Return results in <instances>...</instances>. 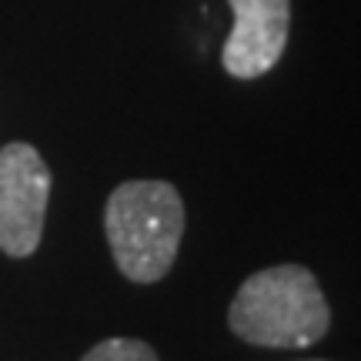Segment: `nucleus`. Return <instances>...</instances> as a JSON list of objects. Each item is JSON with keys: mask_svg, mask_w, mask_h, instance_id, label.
<instances>
[{"mask_svg": "<svg viewBox=\"0 0 361 361\" xmlns=\"http://www.w3.org/2000/svg\"><path fill=\"white\" fill-rule=\"evenodd\" d=\"M51 180V168L34 144L0 147V251L7 258H30L40 247Z\"/></svg>", "mask_w": 361, "mask_h": 361, "instance_id": "obj_3", "label": "nucleus"}, {"mask_svg": "<svg viewBox=\"0 0 361 361\" xmlns=\"http://www.w3.org/2000/svg\"><path fill=\"white\" fill-rule=\"evenodd\" d=\"M228 328L255 348H311L331 328V308L314 271L271 264L241 281L228 308Z\"/></svg>", "mask_w": 361, "mask_h": 361, "instance_id": "obj_1", "label": "nucleus"}, {"mask_svg": "<svg viewBox=\"0 0 361 361\" xmlns=\"http://www.w3.org/2000/svg\"><path fill=\"white\" fill-rule=\"evenodd\" d=\"M234 27L224 47L221 64L238 80H258L271 74L288 47L291 30V0H228Z\"/></svg>", "mask_w": 361, "mask_h": 361, "instance_id": "obj_4", "label": "nucleus"}, {"mask_svg": "<svg viewBox=\"0 0 361 361\" xmlns=\"http://www.w3.org/2000/svg\"><path fill=\"white\" fill-rule=\"evenodd\" d=\"M308 361H322V358H308Z\"/></svg>", "mask_w": 361, "mask_h": 361, "instance_id": "obj_6", "label": "nucleus"}, {"mask_svg": "<svg viewBox=\"0 0 361 361\" xmlns=\"http://www.w3.org/2000/svg\"><path fill=\"white\" fill-rule=\"evenodd\" d=\"M80 361H161V358L141 338H104Z\"/></svg>", "mask_w": 361, "mask_h": 361, "instance_id": "obj_5", "label": "nucleus"}, {"mask_svg": "<svg viewBox=\"0 0 361 361\" xmlns=\"http://www.w3.org/2000/svg\"><path fill=\"white\" fill-rule=\"evenodd\" d=\"M104 234L128 281H161L174 268L184 238L180 191L157 178L121 180L104 204Z\"/></svg>", "mask_w": 361, "mask_h": 361, "instance_id": "obj_2", "label": "nucleus"}]
</instances>
